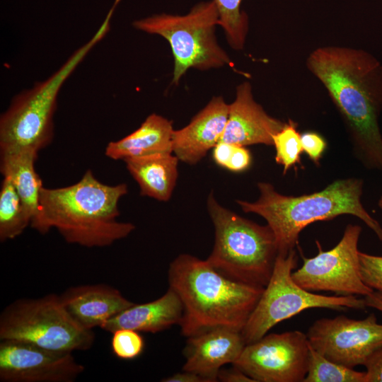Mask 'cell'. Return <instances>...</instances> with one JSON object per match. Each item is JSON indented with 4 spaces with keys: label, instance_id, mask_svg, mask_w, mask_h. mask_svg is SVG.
I'll use <instances>...</instances> for the list:
<instances>
[{
    "label": "cell",
    "instance_id": "d4e9b609",
    "mask_svg": "<svg viewBox=\"0 0 382 382\" xmlns=\"http://www.w3.org/2000/svg\"><path fill=\"white\" fill-rule=\"evenodd\" d=\"M297 125L291 120L284 123L283 127L273 136V146L275 149L274 159L277 164L283 167V174L296 163H301L303 149L301 134L296 129Z\"/></svg>",
    "mask_w": 382,
    "mask_h": 382
},
{
    "label": "cell",
    "instance_id": "44dd1931",
    "mask_svg": "<svg viewBox=\"0 0 382 382\" xmlns=\"http://www.w3.org/2000/svg\"><path fill=\"white\" fill-rule=\"evenodd\" d=\"M37 153L32 149L0 151L1 173L11 180L31 221L37 212L43 187L34 167Z\"/></svg>",
    "mask_w": 382,
    "mask_h": 382
},
{
    "label": "cell",
    "instance_id": "4fadbf2b",
    "mask_svg": "<svg viewBox=\"0 0 382 382\" xmlns=\"http://www.w3.org/2000/svg\"><path fill=\"white\" fill-rule=\"evenodd\" d=\"M84 370L72 352L53 351L20 341L0 340L1 382H73Z\"/></svg>",
    "mask_w": 382,
    "mask_h": 382
},
{
    "label": "cell",
    "instance_id": "ffe728a7",
    "mask_svg": "<svg viewBox=\"0 0 382 382\" xmlns=\"http://www.w3.org/2000/svg\"><path fill=\"white\" fill-rule=\"evenodd\" d=\"M143 196L167 202L178 176V158L173 153H161L124 160Z\"/></svg>",
    "mask_w": 382,
    "mask_h": 382
},
{
    "label": "cell",
    "instance_id": "e575fe53",
    "mask_svg": "<svg viewBox=\"0 0 382 382\" xmlns=\"http://www.w3.org/2000/svg\"><path fill=\"white\" fill-rule=\"evenodd\" d=\"M378 206L381 209H382V196H381L378 201Z\"/></svg>",
    "mask_w": 382,
    "mask_h": 382
},
{
    "label": "cell",
    "instance_id": "484cf974",
    "mask_svg": "<svg viewBox=\"0 0 382 382\" xmlns=\"http://www.w3.org/2000/svg\"><path fill=\"white\" fill-rule=\"evenodd\" d=\"M112 334L111 349L117 357L131 360L138 357L143 352L145 342L139 332L122 328L115 330Z\"/></svg>",
    "mask_w": 382,
    "mask_h": 382
},
{
    "label": "cell",
    "instance_id": "8992f818",
    "mask_svg": "<svg viewBox=\"0 0 382 382\" xmlns=\"http://www.w3.org/2000/svg\"><path fill=\"white\" fill-rule=\"evenodd\" d=\"M112 13L95 35L51 76L18 94L0 117V151L47 146L54 136V114L59 91L89 51L105 35Z\"/></svg>",
    "mask_w": 382,
    "mask_h": 382
},
{
    "label": "cell",
    "instance_id": "5b68a950",
    "mask_svg": "<svg viewBox=\"0 0 382 382\" xmlns=\"http://www.w3.org/2000/svg\"><path fill=\"white\" fill-rule=\"evenodd\" d=\"M207 205L215 230L208 262L230 279L265 287L279 253L272 229L224 207L213 192L208 195Z\"/></svg>",
    "mask_w": 382,
    "mask_h": 382
},
{
    "label": "cell",
    "instance_id": "f546056e",
    "mask_svg": "<svg viewBox=\"0 0 382 382\" xmlns=\"http://www.w3.org/2000/svg\"><path fill=\"white\" fill-rule=\"evenodd\" d=\"M365 382H382V348L376 352L364 364Z\"/></svg>",
    "mask_w": 382,
    "mask_h": 382
},
{
    "label": "cell",
    "instance_id": "6da1fadb",
    "mask_svg": "<svg viewBox=\"0 0 382 382\" xmlns=\"http://www.w3.org/2000/svg\"><path fill=\"white\" fill-rule=\"evenodd\" d=\"M307 66L327 89L347 127L353 152L368 170L382 172V66L371 54L350 47L313 50Z\"/></svg>",
    "mask_w": 382,
    "mask_h": 382
},
{
    "label": "cell",
    "instance_id": "7a4b0ae2",
    "mask_svg": "<svg viewBox=\"0 0 382 382\" xmlns=\"http://www.w3.org/2000/svg\"><path fill=\"white\" fill-rule=\"evenodd\" d=\"M125 183L109 185L88 170L75 184L59 188L42 187L30 226L45 234L56 228L69 243L87 248L105 247L128 236L133 224L117 221Z\"/></svg>",
    "mask_w": 382,
    "mask_h": 382
},
{
    "label": "cell",
    "instance_id": "9a60e30c",
    "mask_svg": "<svg viewBox=\"0 0 382 382\" xmlns=\"http://www.w3.org/2000/svg\"><path fill=\"white\" fill-rule=\"evenodd\" d=\"M228 104L221 96L213 97L185 127L174 129L172 152L179 161L195 165L219 143L225 129Z\"/></svg>",
    "mask_w": 382,
    "mask_h": 382
},
{
    "label": "cell",
    "instance_id": "1f68e13d",
    "mask_svg": "<svg viewBox=\"0 0 382 382\" xmlns=\"http://www.w3.org/2000/svg\"><path fill=\"white\" fill-rule=\"evenodd\" d=\"M217 378L218 381L223 382H255L253 379L235 366L231 369H221Z\"/></svg>",
    "mask_w": 382,
    "mask_h": 382
},
{
    "label": "cell",
    "instance_id": "4316f807",
    "mask_svg": "<svg viewBox=\"0 0 382 382\" xmlns=\"http://www.w3.org/2000/svg\"><path fill=\"white\" fill-rule=\"evenodd\" d=\"M360 274L364 284L382 292V256L359 251Z\"/></svg>",
    "mask_w": 382,
    "mask_h": 382
},
{
    "label": "cell",
    "instance_id": "8fae6325",
    "mask_svg": "<svg viewBox=\"0 0 382 382\" xmlns=\"http://www.w3.org/2000/svg\"><path fill=\"white\" fill-rule=\"evenodd\" d=\"M308 353L306 334L299 330L271 333L245 345L233 365L255 382H303Z\"/></svg>",
    "mask_w": 382,
    "mask_h": 382
},
{
    "label": "cell",
    "instance_id": "836d02e7",
    "mask_svg": "<svg viewBox=\"0 0 382 382\" xmlns=\"http://www.w3.org/2000/svg\"><path fill=\"white\" fill-rule=\"evenodd\" d=\"M366 307H371L382 312V292L373 291L364 296Z\"/></svg>",
    "mask_w": 382,
    "mask_h": 382
},
{
    "label": "cell",
    "instance_id": "2e32d148",
    "mask_svg": "<svg viewBox=\"0 0 382 382\" xmlns=\"http://www.w3.org/2000/svg\"><path fill=\"white\" fill-rule=\"evenodd\" d=\"M245 342L241 332L219 328L188 337L184 349L183 371L194 372L207 380L218 381L221 368L233 364Z\"/></svg>",
    "mask_w": 382,
    "mask_h": 382
},
{
    "label": "cell",
    "instance_id": "d6986e66",
    "mask_svg": "<svg viewBox=\"0 0 382 382\" xmlns=\"http://www.w3.org/2000/svg\"><path fill=\"white\" fill-rule=\"evenodd\" d=\"M174 129L167 118L152 113L140 127L125 137L107 145L105 154L113 160H125L161 153L172 152Z\"/></svg>",
    "mask_w": 382,
    "mask_h": 382
},
{
    "label": "cell",
    "instance_id": "603a6c76",
    "mask_svg": "<svg viewBox=\"0 0 382 382\" xmlns=\"http://www.w3.org/2000/svg\"><path fill=\"white\" fill-rule=\"evenodd\" d=\"M366 372L334 362L309 344L308 370L303 382H365Z\"/></svg>",
    "mask_w": 382,
    "mask_h": 382
},
{
    "label": "cell",
    "instance_id": "7c38bea8",
    "mask_svg": "<svg viewBox=\"0 0 382 382\" xmlns=\"http://www.w3.org/2000/svg\"><path fill=\"white\" fill-rule=\"evenodd\" d=\"M306 335L310 345L323 357L352 369L364 366L382 348V324L374 313L362 320L323 318L313 323Z\"/></svg>",
    "mask_w": 382,
    "mask_h": 382
},
{
    "label": "cell",
    "instance_id": "f1b7e54d",
    "mask_svg": "<svg viewBox=\"0 0 382 382\" xmlns=\"http://www.w3.org/2000/svg\"><path fill=\"white\" fill-rule=\"evenodd\" d=\"M252 163V156L246 146L234 145L226 169L241 173L248 170Z\"/></svg>",
    "mask_w": 382,
    "mask_h": 382
},
{
    "label": "cell",
    "instance_id": "d6a6232c",
    "mask_svg": "<svg viewBox=\"0 0 382 382\" xmlns=\"http://www.w3.org/2000/svg\"><path fill=\"white\" fill-rule=\"evenodd\" d=\"M163 382H208L206 378L194 372L183 371L163 378Z\"/></svg>",
    "mask_w": 382,
    "mask_h": 382
},
{
    "label": "cell",
    "instance_id": "52a82bcc",
    "mask_svg": "<svg viewBox=\"0 0 382 382\" xmlns=\"http://www.w3.org/2000/svg\"><path fill=\"white\" fill-rule=\"evenodd\" d=\"M219 13L213 0L195 4L185 15L155 14L134 21L141 31L167 40L173 57V84L191 68L204 71L231 64L216 37Z\"/></svg>",
    "mask_w": 382,
    "mask_h": 382
},
{
    "label": "cell",
    "instance_id": "4dcf8cb0",
    "mask_svg": "<svg viewBox=\"0 0 382 382\" xmlns=\"http://www.w3.org/2000/svg\"><path fill=\"white\" fill-rule=\"evenodd\" d=\"M233 144L221 142L213 148L212 157L214 161L220 167L226 168L233 150Z\"/></svg>",
    "mask_w": 382,
    "mask_h": 382
},
{
    "label": "cell",
    "instance_id": "83f0119b",
    "mask_svg": "<svg viewBox=\"0 0 382 382\" xmlns=\"http://www.w3.org/2000/svg\"><path fill=\"white\" fill-rule=\"evenodd\" d=\"M303 152L315 163L318 164L327 148L325 139L318 133L307 132L301 134Z\"/></svg>",
    "mask_w": 382,
    "mask_h": 382
},
{
    "label": "cell",
    "instance_id": "277c9868",
    "mask_svg": "<svg viewBox=\"0 0 382 382\" xmlns=\"http://www.w3.org/2000/svg\"><path fill=\"white\" fill-rule=\"evenodd\" d=\"M260 192L255 202L237 200L246 213L265 219L274 234L278 253L294 250L299 234L308 225L349 214L359 218L382 241V226L361 202L364 180L357 178L338 179L322 190L299 196L284 195L265 182L257 183Z\"/></svg>",
    "mask_w": 382,
    "mask_h": 382
},
{
    "label": "cell",
    "instance_id": "ba28073f",
    "mask_svg": "<svg viewBox=\"0 0 382 382\" xmlns=\"http://www.w3.org/2000/svg\"><path fill=\"white\" fill-rule=\"evenodd\" d=\"M5 340L73 353L91 349L95 334L70 316L59 295L50 294L17 299L4 308L0 315V340Z\"/></svg>",
    "mask_w": 382,
    "mask_h": 382
},
{
    "label": "cell",
    "instance_id": "ac0fdd59",
    "mask_svg": "<svg viewBox=\"0 0 382 382\" xmlns=\"http://www.w3.org/2000/svg\"><path fill=\"white\" fill-rule=\"evenodd\" d=\"M183 313L179 296L168 287L160 298L145 303H134L106 321L100 328L110 333L122 328L156 333L180 325Z\"/></svg>",
    "mask_w": 382,
    "mask_h": 382
},
{
    "label": "cell",
    "instance_id": "7402d4cb",
    "mask_svg": "<svg viewBox=\"0 0 382 382\" xmlns=\"http://www.w3.org/2000/svg\"><path fill=\"white\" fill-rule=\"evenodd\" d=\"M31 217L10 178L4 176L0 190V241L12 240L21 235Z\"/></svg>",
    "mask_w": 382,
    "mask_h": 382
},
{
    "label": "cell",
    "instance_id": "5bb4252c",
    "mask_svg": "<svg viewBox=\"0 0 382 382\" xmlns=\"http://www.w3.org/2000/svg\"><path fill=\"white\" fill-rule=\"evenodd\" d=\"M284 125L255 100L250 83L244 81L237 86L235 99L228 104V119L219 141L243 146H273V136Z\"/></svg>",
    "mask_w": 382,
    "mask_h": 382
},
{
    "label": "cell",
    "instance_id": "e0dca14e",
    "mask_svg": "<svg viewBox=\"0 0 382 382\" xmlns=\"http://www.w3.org/2000/svg\"><path fill=\"white\" fill-rule=\"evenodd\" d=\"M70 316L83 328L93 330L134 303L104 284L71 286L59 295Z\"/></svg>",
    "mask_w": 382,
    "mask_h": 382
},
{
    "label": "cell",
    "instance_id": "cb8c5ba5",
    "mask_svg": "<svg viewBox=\"0 0 382 382\" xmlns=\"http://www.w3.org/2000/svg\"><path fill=\"white\" fill-rule=\"evenodd\" d=\"M243 0H213L219 13V25L229 45L236 50L244 47L248 31V18L241 10Z\"/></svg>",
    "mask_w": 382,
    "mask_h": 382
},
{
    "label": "cell",
    "instance_id": "9c48e42d",
    "mask_svg": "<svg viewBox=\"0 0 382 382\" xmlns=\"http://www.w3.org/2000/svg\"><path fill=\"white\" fill-rule=\"evenodd\" d=\"M296 251L278 253L271 277L241 333L245 345L257 341L279 323L309 308L337 311L364 309L356 296H327L308 291L297 284L292 272L297 265Z\"/></svg>",
    "mask_w": 382,
    "mask_h": 382
},
{
    "label": "cell",
    "instance_id": "30bf717a",
    "mask_svg": "<svg viewBox=\"0 0 382 382\" xmlns=\"http://www.w3.org/2000/svg\"><path fill=\"white\" fill-rule=\"evenodd\" d=\"M361 227L347 224L339 243L325 251L316 241L318 253L303 257V265L292 272L294 281L311 291H330L337 296H366L374 290L366 286L360 274L358 242Z\"/></svg>",
    "mask_w": 382,
    "mask_h": 382
},
{
    "label": "cell",
    "instance_id": "3957f363",
    "mask_svg": "<svg viewBox=\"0 0 382 382\" xmlns=\"http://www.w3.org/2000/svg\"><path fill=\"white\" fill-rule=\"evenodd\" d=\"M168 280L182 302L179 325L187 337L219 328L241 332L265 288L230 279L189 254L171 262Z\"/></svg>",
    "mask_w": 382,
    "mask_h": 382
}]
</instances>
